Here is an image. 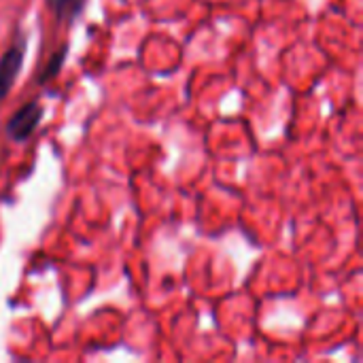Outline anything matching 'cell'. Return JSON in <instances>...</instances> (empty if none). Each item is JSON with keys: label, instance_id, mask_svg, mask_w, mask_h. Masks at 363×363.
<instances>
[{"label": "cell", "instance_id": "7a4b0ae2", "mask_svg": "<svg viewBox=\"0 0 363 363\" xmlns=\"http://www.w3.org/2000/svg\"><path fill=\"white\" fill-rule=\"evenodd\" d=\"M23 57H26V38L19 36L17 40H13V45L0 57V100H4L11 94V89L21 72Z\"/></svg>", "mask_w": 363, "mask_h": 363}, {"label": "cell", "instance_id": "6da1fadb", "mask_svg": "<svg viewBox=\"0 0 363 363\" xmlns=\"http://www.w3.org/2000/svg\"><path fill=\"white\" fill-rule=\"evenodd\" d=\"M43 106L40 102L32 100V102H26L23 106H19L6 121V136L13 140V143H26L38 128L40 119H43Z\"/></svg>", "mask_w": 363, "mask_h": 363}, {"label": "cell", "instance_id": "277c9868", "mask_svg": "<svg viewBox=\"0 0 363 363\" xmlns=\"http://www.w3.org/2000/svg\"><path fill=\"white\" fill-rule=\"evenodd\" d=\"M66 55H68V45H62V47L47 60V64L40 68V72H38V77H36V83L47 85L49 81H53V79L62 72V68H64V64H66Z\"/></svg>", "mask_w": 363, "mask_h": 363}, {"label": "cell", "instance_id": "3957f363", "mask_svg": "<svg viewBox=\"0 0 363 363\" xmlns=\"http://www.w3.org/2000/svg\"><path fill=\"white\" fill-rule=\"evenodd\" d=\"M45 2L51 11L53 19L64 26L74 23L87 6V0H45Z\"/></svg>", "mask_w": 363, "mask_h": 363}]
</instances>
